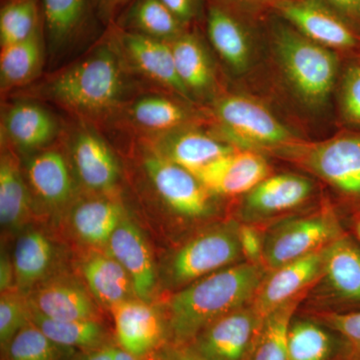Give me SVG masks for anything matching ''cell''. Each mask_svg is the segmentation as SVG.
<instances>
[{"label":"cell","instance_id":"obj_1","mask_svg":"<svg viewBox=\"0 0 360 360\" xmlns=\"http://www.w3.org/2000/svg\"><path fill=\"white\" fill-rule=\"evenodd\" d=\"M269 270L238 262L187 284L168 302V343L188 345L213 321L251 304Z\"/></svg>","mask_w":360,"mask_h":360},{"label":"cell","instance_id":"obj_2","mask_svg":"<svg viewBox=\"0 0 360 360\" xmlns=\"http://www.w3.org/2000/svg\"><path fill=\"white\" fill-rule=\"evenodd\" d=\"M129 73L108 37L84 58L51 75L40 91L84 122H101L123 108Z\"/></svg>","mask_w":360,"mask_h":360},{"label":"cell","instance_id":"obj_3","mask_svg":"<svg viewBox=\"0 0 360 360\" xmlns=\"http://www.w3.org/2000/svg\"><path fill=\"white\" fill-rule=\"evenodd\" d=\"M276 45L284 70L298 94L312 105L323 103L338 72L335 53L290 28L279 30Z\"/></svg>","mask_w":360,"mask_h":360},{"label":"cell","instance_id":"obj_4","mask_svg":"<svg viewBox=\"0 0 360 360\" xmlns=\"http://www.w3.org/2000/svg\"><path fill=\"white\" fill-rule=\"evenodd\" d=\"M241 257L239 225H217L201 232L175 253L169 265L170 281L175 285H187L238 264Z\"/></svg>","mask_w":360,"mask_h":360},{"label":"cell","instance_id":"obj_5","mask_svg":"<svg viewBox=\"0 0 360 360\" xmlns=\"http://www.w3.org/2000/svg\"><path fill=\"white\" fill-rule=\"evenodd\" d=\"M345 233L331 210L288 220L264 236V265L274 270L335 243Z\"/></svg>","mask_w":360,"mask_h":360},{"label":"cell","instance_id":"obj_6","mask_svg":"<svg viewBox=\"0 0 360 360\" xmlns=\"http://www.w3.org/2000/svg\"><path fill=\"white\" fill-rule=\"evenodd\" d=\"M108 37L129 72L136 73L184 98H191L177 75L169 41L122 30L115 23L110 25Z\"/></svg>","mask_w":360,"mask_h":360},{"label":"cell","instance_id":"obj_7","mask_svg":"<svg viewBox=\"0 0 360 360\" xmlns=\"http://www.w3.org/2000/svg\"><path fill=\"white\" fill-rule=\"evenodd\" d=\"M286 151L331 186L360 198V135H342L304 148L290 146Z\"/></svg>","mask_w":360,"mask_h":360},{"label":"cell","instance_id":"obj_8","mask_svg":"<svg viewBox=\"0 0 360 360\" xmlns=\"http://www.w3.org/2000/svg\"><path fill=\"white\" fill-rule=\"evenodd\" d=\"M143 167L155 193L174 212L200 219L212 212V193L198 177L148 148Z\"/></svg>","mask_w":360,"mask_h":360},{"label":"cell","instance_id":"obj_9","mask_svg":"<svg viewBox=\"0 0 360 360\" xmlns=\"http://www.w3.org/2000/svg\"><path fill=\"white\" fill-rule=\"evenodd\" d=\"M215 115L233 139L257 146L291 144L292 135L262 104L245 96L220 99Z\"/></svg>","mask_w":360,"mask_h":360},{"label":"cell","instance_id":"obj_10","mask_svg":"<svg viewBox=\"0 0 360 360\" xmlns=\"http://www.w3.org/2000/svg\"><path fill=\"white\" fill-rule=\"evenodd\" d=\"M262 319L251 303L213 321L188 345L205 360H245Z\"/></svg>","mask_w":360,"mask_h":360},{"label":"cell","instance_id":"obj_11","mask_svg":"<svg viewBox=\"0 0 360 360\" xmlns=\"http://www.w3.org/2000/svg\"><path fill=\"white\" fill-rule=\"evenodd\" d=\"M329 248L330 245L269 271L252 302L262 319L284 303L307 295L309 288L322 279Z\"/></svg>","mask_w":360,"mask_h":360},{"label":"cell","instance_id":"obj_12","mask_svg":"<svg viewBox=\"0 0 360 360\" xmlns=\"http://www.w3.org/2000/svg\"><path fill=\"white\" fill-rule=\"evenodd\" d=\"M110 312L116 345L132 354L149 360L168 342L167 319L149 302L134 297L116 305Z\"/></svg>","mask_w":360,"mask_h":360},{"label":"cell","instance_id":"obj_13","mask_svg":"<svg viewBox=\"0 0 360 360\" xmlns=\"http://www.w3.org/2000/svg\"><path fill=\"white\" fill-rule=\"evenodd\" d=\"M26 295L32 309L49 319L103 321L94 296L72 277H49Z\"/></svg>","mask_w":360,"mask_h":360},{"label":"cell","instance_id":"obj_14","mask_svg":"<svg viewBox=\"0 0 360 360\" xmlns=\"http://www.w3.org/2000/svg\"><path fill=\"white\" fill-rule=\"evenodd\" d=\"M71 158L80 182L89 191L110 194L120 179L117 160L103 137L82 123L71 139Z\"/></svg>","mask_w":360,"mask_h":360},{"label":"cell","instance_id":"obj_15","mask_svg":"<svg viewBox=\"0 0 360 360\" xmlns=\"http://www.w3.org/2000/svg\"><path fill=\"white\" fill-rule=\"evenodd\" d=\"M264 156L253 151H236L221 156L194 174L212 193L238 195L248 193L269 176Z\"/></svg>","mask_w":360,"mask_h":360},{"label":"cell","instance_id":"obj_16","mask_svg":"<svg viewBox=\"0 0 360 360\" xmlns=\"http://www.w3.org/2000/svg\"><path fill=\"white\" fill-rule=\"evenodd\" d=\"M106 252L127 270L137 298L150 302L155 293L156 271L153 252L139 227L125 217L106 245Z\"/></svg>","mask_w":360,"mask_h":360},{"label":"cell","instance_id":"obj_17","mask_svg":"<svg viewBox=\"0 0 360 360\" xmlns=\"http://www.w3.org/2000/svg\"><path fill=\"white\" fill-rule=\"evenodd\" d=\"M148 148L193 174L233 153L236 148L212 135L193 129H175L146 137Z\"/></svg>","mask_w":360,"mask_h":360},{"label":"cell","instance_id":"obj_18","mask_svg":"<svg viewBox=\"0 0 360 360\" xmlns=\"http://www.w3.org/2000/svg\"><path fill=\"white\" fill-rule=\"evenodd\" d=\"M276 7L302 35L316 44L342 49L357 44L350 28L316 0H283Z\"/></svg>","mask_w":360,"mask_h":360},{"label":"cell","instance_id":"obj_19","mask_svg":"<svg viewBox=\"0 0 360 360\" xmlns=\"http://www.w3.org/2000/svg\"><path fill=\"white\" fill-rule=\"evenodd\" d=\"M26 175L32 193L49 208H61L75 196V179L60 149L37 151L26 165Z\"/></svg>","mask_w":360,"mask_h":360},{"label":"cell","instance_id":"obj_20","mask_svg":"<svg viewBox=\"0 0 360 360\" xmlns=\"http://www.w3.org/2000/svg\"><path fill=\"white\" fill-rule=\"evenodd\" d=\"M58 134V123L46 108L37 103L18 101L2 118V136L20 150L49 148Z\"/></svg>","mask_w":360,"mask_h":360},{"label":"cell","instance_id":"obj_21","mask_svg":"<svg viewBox=\"0 0 360 360\" xmlns=\"http://www.w3.org/2000/svg\"><path fill=\"white\" fill-rule=\"evenodd\" d=\"M350 357L347 341L326 324L309 319L291 321L286 360H347Z\"/></svg>","mask_w":360,"mask_h":360},{"label":"cell","instance_id":"obj_22","mask_svg":"<svg viewBox=\"0 0 360 360\" xmlns=\"http://www.w3.org/2000/svg\"><path fill=\"white\" fill-rule=\"evenodd\" d=\"M87 290L104 309L136 297L127 270L108 252L90 253L80 265Z\"/></svg>","mask_w":360,"mask_h":360},{"label":"cell","instance_id":"obj_23","mask_svg":"<svg viewBox=\"0 0 360 360\" xmlns=\"http://www.w3.org/2000/svg\"><path fill=\"white\" fill-rule=\"evenodd\" d=\"M311 191V182L300 175H274L262 180L248 193L245 210L252 219L269 217L302 205Z\"/></svg>","mask_w":360,"mask_h":360},{"label":"cell","instance_id":"obj_24","mask_svg":"<svg viewBox=\"0 0 360 360\" xmlns=\"http://www.w3.org/2000/svg\"><path fill=\"white\" fill-rule=\"evenodd\" d=\"M56 257V246L41 231L23 232L16 240L13 257L16 288L28 293L49 279Z\"/></svg>","mask_w":360,"mask_h":360},{"label":"cell","instance_id":"obj_25","mask_svg":"<svg viewBox=\"0 0 360 360\" xmlns=\"http://www.w3.org/2000/svg\"><path fill=\"white\" fill-rule=\"evenodd\" d=\"M127 217L120 201L101 194L77 202L71 212V225L80 240L106 248L116 227Z\"/></svg>","mask_w":360,"mask_h":360},{"label":"cell","instance_id":"obj_26","mask_svg":"<svg viewBox=\"0 0 360 360\" xmlns=\"http://www.w3.org/2000/svg\"><path fill=\"white\" fill-rule=\"evenodd\" d=\"M94 0H41L42 21L51 51L77 42L89 25Z\"/></svg>","mask_w":360,"mask_h":360},{"label":"cell","instance_id":"obj_27","mask_svg":"<svg viewBox=\"0 0 360 360\" xmlns=\"http://www.w3.org/2000/svg\"><path fill=\"white\" fill-rule=\"evenodd\" d=\"M322 278L338 300L360 303V248L348 236L331 243Z\"/></svg>","mask_w":360,"mask_h":360},{"label":"cell","instance_id":"obj_28","mask_svg":"<svg viewBox=\"0 0 360 360\" xmlns=\"http://www.w3.org/2000/svg\"><path fill=\"white\" fill-rule=\"evenodd\" d=\"M30 319L54 342L78 352L116 345L115 333H111L103 321H56L32 309Z\"/></svg>","mask_w":360,"mask_h":360},{"label":"cell","instance_id":"obj_29","mask_svg":"<svg viewBox=\"0 0 360 360\" xmlns=\"http://www.w3.org/2000/svg\"><path fill=\"white\" fill-rule=\"evenodd\" d=\"M44 60V49L41 32L23 41L1 47V91H9L30 84L41 72Z\"/></svg>","mask_w":360,"mask_h":360},{"label":"cell","instance_id":"obj_30","mask_svg":"<svg viewBox=\"0 0 360 360\" xmlns=\"http://www.w3.org/2000/svg\"><path fill=\"white\" fill-rule=\"evenodd\" d=\"M32 213V198L20 165L13 153H2L0 161V221L14 231L25 225Z\"/></svg>","mask_w":360,"mask_h":360},{"label":"cell","instance_id":"obj_31","mask_svg":"<svg viewBox=\"0 0 360 360\" xmlns=\"http://www.w3.org/2000/svg\"><path fill=\"white\" fill-rule=\"evenodd\" d=\"M129 124L146 136H155L181 129L186 110L172 99L160 94L139 97L127 108Z\"/></svg>","mask_w":360,"mask_h":360},{"label":"cell","instance_id":"obj_32","mask_svg":"<svg viewBox=\"0 0 360 360\" xmlns=\"http://www.w3.org/2000/svg\"><path fill=\"white\" fill-rule=\"evenodd\" d=\"M303 296L284 303L264 317L245 360H286L288 329Z\"/></svg>","mask_w":360,"mask_h":360},{"label":"cell","instance_id":"obj_33","mask_svg":"<svg viewBox=\"0 0 360 360\" xmlns=\"http://www.w3.org/2000/svg\"><path fill=\"white\" fill-rule=\"evenodd\" d=\"M182 25L161 0H134L123 16L122 25H116L153 39L172 41L184 33Z\"/></svg>","mask_w":360,"mask_h":360},{"label":"cell","instance_id":"obj_34","mask_svg":"<svg viewBox=\"0 0 360 360\" xmlns=\"http://www.w3.org/2000/svg\"><path fill=\"white\" fill-rule=\"evenodd\" d=\"M207 32L210 42L227 65L238 71L245 70L250 63V44L240 25L217 6L208 11Z\"/></svg>","mask_w":360,"mask_h":360},{"label":"cell","instance_id":"obj_35","mask_svg":"<svg viewBox=\"0 0 360 360\" xmlns=\"http://www.w3.org/2000/svg\"><path fill=\"white\" fill-rule=\"evenodd\" d=\"M169 44L177 75L188 94H202L210 89L213 82L212 63L200 39L184 32Z\"/></svg>","mask_w":360,"mask_h":360},{"label":"cell","instance_id":"obj_36","mask_svg":"<svg viewBox=\"0 0 360 360\" xmlns=\"http://www.w3.org/2000/svg\"><path fill=\"white\" fill-rule=\"evenodd\" d=\"M41 0H2L0 45L7 46L41 32Z\"/></svg>","mask_w":360,"mask_h":360},{"label":"cell","instance_id":"obj_37","mask_svg":"<svg viewBox=\"0 0 360 360\" xmlns=\"http://www.w3.org/2000/svg\"><path fill=\"white\" fill-rule=\"evenodd\" d=\"M77 352L54 342L30 321L1 350V360H71Z\"/></svg>","mask_w":360,"mask_h":360},{"label":"cell","instance_id":"obj_38","mask_svg":"<svg viewBox=\"0 0 360 360\" xmlns=\"http://www.w3.org/2000/svg\"><path fill=\"white\" fill-rule=\"evenodd\" d=\"M27 295L18 288L1 293L0 297V348L4 350L11 340L32 319Z\"/></svg>","mask_w":360,"mask_h":360},{"label":"cell","instance_id":"obj_39","mask_svg":"<svg viewBox=\"0 0 360 360\" xmlns=\"http://www.w3.org/2000/svg\"><path fill=\"white\" fill-rule=\"evenodd\" d=\"M319 321L345 338L352 357L360 356V311L329 312L322 314Z\"/></svg>","mask_w":360,"mask_h":360},{"label":"cell","instance_id":"obj_40","mask_svg":"<svg viewBox=\"0 0 360 360\" xmlns=\"http://www.w3.org/2000/svg\"><path fill=\"white\" fill-rule=\"evenodd\" d=\"M343 112L349 122L360 125V65H352L345 72L342 85Z\"/></svg>","mask_w":360,"mask_h":360},{"label":"cell","instance_id":"obj_41","mask_svg":"<svg viewBox=\"0 0 360 360\" xmlns=\"http://www.w3.org/2000/svg\"><path fill=\"white\" fill-rule=\"evenodd\" d=\"M239 241L245 262L264 264V238L255 227L239 225Z\"/></svg>","mask_w":360,"mask_h":360},{"label":"cell","instance_id":"obj_42","mask_svg":"<svg viewBox=\"0 0 360 360\" xmlns=\"http://www.w3.org/2000/svg\"><path fill=\"white\" fill-rule=\"evenodd\" d=\"M149 360H205L189 345L167 343L160 347Z\"/></svg>","mask_w":360,"mask_h":360},{"label":"cell","instance_id":"obj_43","mask_svg":"<svg viewBox=\"0 0 360 360\" xmlns=\"http://www.w3.org/2000/svg\"><path fill=\"white\" fill-rule=\"evenodd\" d=\"M99 18L108 26L113 25V20L118 13L132 0H94Z\"/></svg>","mask_w":360,"mask_h":360},{"label":"cell","instance_id":"obj_44","mask_svg":"<svg viewBox=\"0 0 360 360\" xmlns=\"http://www.w3.org/2000/svg\"><path fill=\"white\" fill-rule=\"evenodd\" d=\"M13 285H15V274L13 258L6 253H2L0 258V290L2 293L13 290Z\"/></svg>","mask_w":360,"mask_h":360},{"label":"cell","instance_id":"obj_45","mask_svg":"<svg viewBox=\"0 0 360 360\" xmlns=\"http://www.w3.org/2000/svg\"><path fill=\"white\" fill-rule=\"evenodd\" d=\"M161 1L182 23L187 22L193 18V0H161Z\"/></svg>","mask_w":360,"mask_h":360},{"label":"cell","instance_id":"obj_46","mask_svg":"<svg viewBox=\"0 0 360 360\" xmlns=\"http://www.w3.org/2000/svg\"><path fill=\"white\" fill-rule=\"evenodd\" d=\"M341 13L355 21H360V0H326Z\"/></svg>","mask_w":360,"mask_h":360},{"label":"cell","instance_id":"obj_47","mask_svg":"<svg viewBox=\"0 0 360 360\" xmlns=\"http://www.w3.org/2000/svg\"><path fill=\"white\" fill-rule=\"evenodd\" d=\"M77 352L71 360H112V347Z\"/></svg>","mask_w":360,"mask_h":360},{"label":"cell","instance_id":"obj_48","mask_svg":"<svg viewBox=\"0 0 360 360\" xmlns=\"http://www.w3.org/2000/svg\"><path fill=\"white\" fill-rule=\"evenodd\" d=\"M112 360H146L141 357L132 354L131 352H127L124 348L120 347V345H115L112 347Z\"/></svg>","mask_w":360,"mask_h":360},{"label":"cell","instance_id":"obj_49","mask_svg":"<svg viewBox=\"0 0 360 360\" xmlns=\"http://www.w3.org/2000/svg\"><path fill=\"white\" fill-rule=\"evenodd\" d=\"M355 233H356L357 238L360 243V219L355 222Z\"/></svg>","mask_w":360,"mask_h":360},{"label":"cell","instance_id":"obj_50","mask_svg":"<svg viewBox=\"0 0 360 360\" xmlns=\"http://www.w3.org/2000/svg\"><path fill=\"white\" fill-rule=\"evenodd\" d=\"M347 360H360V356L350 357V359Z\"/></svg>","mask_w":360,"mask_h":360}]
</instances>
